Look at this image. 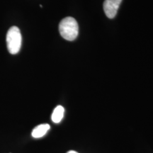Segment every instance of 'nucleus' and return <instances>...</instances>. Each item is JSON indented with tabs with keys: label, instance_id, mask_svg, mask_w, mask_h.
<instances>
[{
	"label": "nucleus",
	"instance_id": "obj_1",
	"mask_svg": "<svg viewBox=\"0 0 153 153\" xmlns=\"http://www.w3.org/2000/svg\"><path fill=\"white\" fill-rule=\"evenodd\" d=\"M59 30L62 37L67 41H74L79 33V26L76 21L72 17L63 19L59 25Z\"/></svg>",
	"mask_w": 153,
	"mask_h": 153
},
{
	"label": "nucleus",
	"instance_id": "obj_2",
	"mask_svg": "<svg viewBox=\"0 0 153 153\" xmlns=\"http://www.w3.org/2000/svg\"><path fill=\"white\" fill-rule=\"evenodd\" d=\"M22 34L19 28L12 26L9 28L7 35V45L9 53L15 55L19 52L22 46Z\"/></svg>",
	"mask_w": 153,
	"mask_h": 153
},
{
	"label": "nucleus",
	"instance_id": "obj_3",
	"mask_svg": "<svg viewBox=\"0 0 153 153\" xmlns=\"http://www.w3.org/2000/svg\"><path fill=\"white\" fill-rule=\"evenodd\" d=\"M122 0H105L104 2V10L107 17L113 19L116 16Z\"/></svg>",
	"mask_w": 153,
	"mask_h": 153
},
{
	"label": "nucleus",
	"instance_id": "obj_4",
	"mask_svg": "<svg viewBox=\"0 0 153 153\" xmlns=\"http://www.w3.org/2000/svg\"><path fill=\"white\" fill-rule=\"evenodd\" d=\"M49 129L50 126L48 124H41V125L34 128L32 131V136L35 138H39V137H43L47 133Z\"/></svg>",
	"mask_w": 153,
	"mask_h": 153
},
{
	"label": "nucleus",
	"instance_id": "obj_5",
	"mask_svg": "<svg viewBox=\"0 0 153 153\" xmlns=\"http://www.w3.org/2000/svg\"><path fill=\"white\" fill-rule=\"evenodd\" d=\"M65 109L62 106H57L53 111L52 116V120L55 123H58L62 120L63 116H64Z\"/></svg>",
	"mask_w": 153,
	"mask_h": 153
},
{
	"label": "nucleus",
	"instance_id": "obj_6",
	"mask_svg": "<svg viewBox=\"0 0 153 153\" xmlns=\"http://www.w3.org/2000/svg\"><path fill=\"white\" fill-rule=\"evenodd\" d=\"M67 153H78V152H76L75 151H73V150H70V151H68Z\"/></svg>",
	"mask_w": 153,
	"mask_h": 153
}]
</instances>
